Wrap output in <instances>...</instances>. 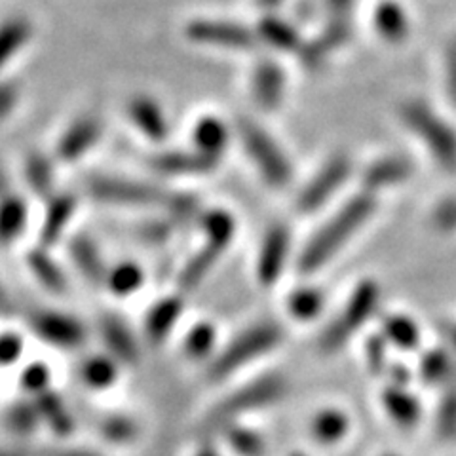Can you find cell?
<instances>
[{
  "label": "cell",
  "mask_w": 456,
  "mask_h": 456,
  "mask_svg": "<svg viewBox=\"0 0 456 456\" xmlns=\"http://www.w3.org/2000/svg\"><path fill=\"white\" fill-rule=\"evenodd\" d=\"M97 434L105 439L109 445H130L139 436V424L130 415H122V412H112L105 415L97 422Z\"/></svg>",
  "instance_id": "cell-32"
},
{
  "label": "cell",
  "mask_w": 456,
  "mask_h": 456,
  "mask_svg": "<svg viewBox=\"0 0 456 456\" xmlns=\"http://www.w3.org/2000/svg\"><path fill=\"white\" fill-rule=\"evenodd\" d=\"M67 256L78 276L92 285H103L109 266L95 240L86 232H73L67 240Z\"/></svg>",
  "instance_id": "cell-13"
},
{
  "label": "cell",
  "mask_w": 456,
  "mask_h": 456,
  "mask_svg": "<svg viewBox=\"0 0 456 456\" xmlns=\"http://www.w3.org/2000/svg\"><path fill=\"white\" fill-rule=\"evenodd\" d=\"M139 236L147 241V244H162L171 234V226L164 221H147L139 224Z\"/></svg>",
  "instance_id": "cell-50"
},
{
  "label": "cell",
  "mask_w": 456,
  "mask_h": 456,
  "mask_svg": "<svg viewBox=\"0 0 456 456\" xmlns=\"http://www.w3.org/2000/svg\"><path fill=\"white\" fill-rule=\"evenodd\" d=\"M103 135V124L94 114H82L75 118L55 142L53 159L61 164H75L80 162L84 156H88L90 151L97 145Z\"/></svg>",
  "instance_id": "cell-10"
},
{
  "label": "cell",
  "mask_w": 456,
  "mask_h": 456,
  "mask_svg": "<svg viewBox=\"0 0 456 456\" xmlns=\"http://www.w3.org/2000/svg\"><path fill=\"white\" fill-rule=\"evenodd\" d=\"M384 337L403 350L417 348L420 340L417 323L405 316H399V314L384 320Z\"/></svg>",
  "instance_id": "cell-37"
},
{
  "label": "cell",
  "mask_w": 456,
  "mask_h": 456,
  "mask_svg": "<svg viewBox=\"0 0 456 456\" xmlns=\"http://www.w3.org/2000/svg\"><path fill=\"white\" fill-rule=\"evenodd\" d=\"M355 0H327V10H330V21L348 23V16L354 8Z\"/></svg>",
  "instance_id": "cell-52"
},
{
  "label": "cell",
  "mask_w": 456,
  "mask_h": 456,
  "mask_svg": "<svg viewBox=\"0 0 456 456\" xmlns=\"http://www.w3.org/2000/svg\"><path fill=\"white\" fill-rule=\"evenodd\" d=\"M412 171V166L403 156H387L375 164H370L363 175V183L367 191H379L395 187V184L403 183Z\"/></svg>",
  "instance_id": "cell-23"
},
{
  "label": "cell",
  "mask_w": 456,
  "mask_h": 456,
  "mask_svg": "<svg viewBox=\"0 0 456 456\" xmlns=\"http://www.w3.org/2000/svg\"><path fill=\"white\" fill-rule=\"evenodd\" d=\"M145 281L142 268L132 261H122L114 266H109L105 276V288L117 297H130Z\"/></svg>",
  "instance_id": "cell-33"
},
{
  "label": "cell",
  "mask_w": 456,
  "mask_h": 456,
  "mask_svg": "<svg viewBox=\"0 0 456 456\" xmlns=\"http://www.w3.org/2000/svg\"><path fill=\"white\" fill-rule=\"evenodd\" d=\"M437 432L445 439L456 436V380L451 382L449 390L444 395V402L439 403Z\"/></svg>",
  "instance_id": "cell-43"
},
{
  "label": "cell",
  "mask_w": 456,
  "mask_h": 456,
  "mask_svg": "<svg viewBox=\"0 0 456 456\" xmlns=\"http://www.w3.org/2000/svg\"><path fill=\"white\" fill-rule=\"evenodd\" d=\"M31 213L21 194H0V248H12L27 232Z\"/></svg>",
  "instance_id": "cell-17"
},
{
  "label": "cell",
  "mask_w": 456,
  "mask_h": 456,
  "mask_svg": "<svg viewBox=\"0 0 456 456\" xmlns=\"http://www.w3.org/2000/svg\"><path fill=\"white\" fill-rule=\"evenodd\" d=\"M99 337L110 358L124 365H134L139 362V346L130 327L114 314H105L99 320Z\"/></svg>",
  "instance_id": "cell-15"
},
{
  "label": "cell",
  "mask_w": 456,
  "mask_h": 456,
  "mask_svg": "<svg viewBox=\"0 0 456 456\" xmlns=\"http://www.w3.org/2000/svg\"><path fill=\"white\" fill-rule=\"evenodd\" d=\"M256 37L280 52H298L305 45L297 28L278 16H265L256 27Z\"/></svg>",
  "instance_id": "cell-28"
},
{
  "label": "cell",
  "mask_w": 456,
  "mask_h": 456,
  "mask_svg": "<svg viewBox=\"0 0 456 456\" xmlns=\"http://www.w3.org/2000/svg\"><path fill=\"white\" fill-rule=\"evenodd\" d=\"M28 330L38 340L63 352L78 350L88 338L84 323L61 310H35L28 316Z\"/></svg>",
  "instance_id": "cell-8"
},
{
  "label": "cell",
  "mask_w": 456,
  "mask_h": 456,
  "mask_svg": "<svg viewBox=\"0 0 456 456\" xmlns=\"http://www.w3.org/2000/svg\"><path fill=\"white\" fill-rule=\"evenodd\" d=\"M281 335V327L273 322H263L249 327L248 331L236 337L231 345L217 355V360L209 367V377L221 380L228 375L236 373L238 369L276 348L280 345Z\"/></svg>",
  "instance_id": "cell-2"
},
{
  "label": "cell",
  "mask_w": 456,
  "mask_h": 456,
  "mask_svg": "<svg viewBox=\"0 0 456 456\" xmlns=\"http://www.w3.org/2000/svg\"><path fill=\"white\" fill-rule=\"evenodd\" d=\"M350 169L352 164L346 156H335V159H331L312 177L303 192L298 194V209L310 213L325 206L331 200V196L338 192L342 184H345L350 175Z\"/></svg>",
  "instance_id": "cell-11"
},
{
  "label": "cell",
  "mask_w": 456,
  "mask_h": 456,
  "mask_svg": "<svg viewBox=\"0 0 456 456\" xmlns=\"http://www.w3.org/2000/svg\"><path fill=\"white\" fill-rule=\"evenodd\" d=\"M238 134L241 142L249 154V159L261 171L265 181L274 189H281L288 184L293 177V169L283 154L278 142L266 134L261 126H256L251 120H240Z\"/></svg>",
  "instance_id": "cell-6"
},
{
  "label": "cell",
  "mask_w": 456,
  "mask_h": 456,
  "mask_svg": "<svg viewBox=\"0 0 456 456\" xmlns=\"http://www.w3.org/2000/svg\"><path fill=\"white\" fill-rule=\"evenodd\" d=\"M183 312V303L177 297H166L156 303L145 320V335L154 345H160L162 340L174 330Z\"/></svg>",
  "instance_id": "cell-24"
},
{
  "label": "cell",
  "mask_w": 456,
  "mask_h": 456,
  "mask_svg": "<svg viewBox=\"0 0 456 456\" xmlns=\"http://www.w3.org/2000/svg\"><path fill=\"white\" fill-rule=\"evenodd\" d=\"M253 99L265 110H276L285 94V73L274 61H263L256 65L251 78Z\"/></svg>",
  "instance_id": "cell-19"
},
{
  "label": "cell",
  "mask_w": 456,
  "mask_h": 456,
  "mask_svg": "<svg viewBox=\"0 0 456 456\" xmlns=\"http://www.w3.org/2000/svg\"><path fill=\"white\" fill-rule=\"evenodd\" d=\"M449 338H451V345H452V348L456 350V325H452V327H451V331H449Z\"/></svg>",
  "instance_id": "cell-58"
},
{
  "label": "cell",
  "mask_w": 456,
  "mask_h": 456,
  "mask_svg": "<svg viewBox=\"0 0 456 456\" xmlns=\"http://www.w3.org/2000/svg\"><path fill=\"white\" fill-rule=\"evenodd\" d=\"M323 308V295L316 289H298L289 298V310L295 318L308 322L314 316H318Z\"/></svg>",
  "instance_id": "cell-40"
},
{
  "label": "cell",
  "mask_w": 456,
  "mask_h": 456,
  "mask_svg": "<svg viewBox=\"0 0 456 456\" xmlns=\"http://www.w3.org/2000/svg\"><path fill=\"white\" fill-rule=\"evenodd\" d=\"M388 456H392V454H388Z\"/></svg>",
  "instance_id": "cell-61"
},
{
  "label": "cell",
  "mask_w": 456,
  "mask_h": 456,
  "mask_svg": "<svg viewBox=\"0 0 456 456\" xmlns=\"http://www.w3.org/2000/svg\"><path fill=\"white\" fill-rule=\"evenodd\" d=\"M202 228H204L208 244L216 246L223 251L228 244H231L236 226H234V219L231 213L216 209V211L206 213L202 219Z\"/></svg>",
  "instance_id": "cell-36"
},
{
  "label": "cell",
  "mask_w": 456,
  "mask_h": 456,
  "mask_svg": "<svg viewBox=\"0 0 456 456\" xmlns=\"http://www.w3.org/2000/svg\"><path fill=\"white\" fill-rule=\"evenodd\" d=\"M221 255V249L211 246L206 241V246L191 256V261L184 265L179 274V288L183 291H192L196 285L202 283V280L208 276L209 268L216 265L217 256Z\"/></svg>",
  "instance_id": "cell-34"
},
{
  "label": "cell",
  "mask_w": 456,
  "mask_h": 456,
  "mask_svg": "<svg viewBox=\"0 0 456 456\" xmlns=\"http://www.w3.org/2000/svg\"><path fill=\"white\" fill-rule=\"evenodd\" d=\"M27 268L42 289L63 297L70 289V281L61 263L52 255V249L37 246L27 253Z\"/></svg>",
  "instance_id": "cell-16"
},
{
  "label": "cell",
  "mask_w": 456,
  "mask_h": 456,
  "mask_svg": "<svg viewBox=\"0 0 456 456\" xmlns=\"http://www.w3.org/2000/svg\"><path fill=\"white\" fill-rule=\"evenodd\" d=\"M55 159L46 152L33 151L23 162V183L27 191L38 200H46L57 192Z\"/></svg>",
  "instance_id": "cell-18"
},
{
  "label": "cell",
  "mask_w": 456,
  "mask_h": 456,
  "mask_svg": "<svg viewBox=\"0 0 456 456\" xmlns=\"http://www.w3.org/2000/svg\"><path fill=\"white\" fill-rule=\"evenodd\" d=\"M151 166L154 171L164 175H202L216 167L217 162L194 149L156 154L151 159Z\"/></svg>",
  "instance_id": "cell-20"
},
{
  "label": "cell",
  "mask_w": 456,
  "mask_h": 456,
  "mask_svg": "<svg viewBox=\"0 0 456 456\" xmlns=\"http://www.w3.org/2000/svg\"><path fill=\"white\" fill-rule=\"evenodd\" d=\"M226 444L238 456H265L266 445L259 434L241 426H228Z\"/></svg>",
  "instance_id": "cell-38"
},
{
  "label": "cell",
  "mask_w": 456,
  "mask_h": 456,
  "mask_svg": "<svg viewBox=\"0 0 456 456\" xmlns=\"http://www.w3.org/2000/svg\"><path fill=\"white\" fill-rule=\"evenodd\" d=\"M33 399L38 409L42 428H48L55 437H61V439L70 437V434L75 432L77 422L73 417V411H70V407L65 403L63 395L53 392L52 388Z\"/></svg>",
  "instance_id": "cell-22"
},
{
  "label": "cell",
  "mask_w": 456,
  "mask_h": 456,
  "mask_svg": "<svg viewBox=\"0 0 456 456\" xmlns=\"http://www.w3.org/2000/svg\"><path fill=\"white\" fill-rule=\"evenodd\" d=\"M187 37L198 45L219 46L228 50H253L256 45V35L248 27L232 21L217 20H196L189 23Z\"/></svg>",
  "instance_id": "cell-12"
},
{
  "label": "cell",
  "mask_w": 456,
  "mask_h": 456,
  "mask_svg": "<svg viewBox=\"0 0 456 456\" xmlns=\"http://www.w3.org/2000/svg\"><path fill=\"white\" fill-rule=\"evenodd\" d=\"M20 103V88L13 82L0 80V120L8 118Z\"/></svg>",
  "instance_id": "cell-48"
},
{
  "label": "cell",
  "mask_w": 456,
  "mask_h": 456,
  "mask_svg": "<svg viewBox=\"0 0 456 456\" xmlns=\"http://www.w3.org/2000/svg\"><path fill=\"white\" fill-rule=\"evenodd\" d=\"M365 360L369 369L373 373H380V370L387 369L388 365V352H387V345L380 337H373L367 340V348H365Z\"/></svg>",
  "instance_id": "cell-46"
},
{
  "label": "cell",
  "mask_w": 456,
  "mask_h": 456,
  "mask_svg": "<svg viewBox=\"0 0 456 456\" xmlns=\"http://www.w3.org/2000/svg\"><path fill=\"white\" fill-rule=\"evenodd\" d=\"M194 149L211 160H219L228 145V127L216 117H206L194 126Z\"/></svg>",
  "instance_id": "cell-26"
},
{
  "label": "cell",
  "mask_w": 456,
  "mask_h": 456,
  "mask_svg": "<svg viewBox=\"0 0 456 456\" xmlns=\"http://www.w3.org/2000/svg\"><path fill=\"white\" fill-rule=\"evenodd\" d=\"M348 419L345 412L337 409H327L312 420V436L322 445H335L346 436Z\"/></svg>",
  "instance_id": "cell-35"
},
{
  "label": "cell",
  "mask_w": 456,
  "mask_h": 456,
  "mask_svg": "<svg viewBox=\"0 0 456 456\" xmlns=\"http://www.w3.org/2000/svg\"><path fill=\"white\" fill-rule=\"evenodd\" d=\"M20 388L25 397H38L52 390V370L46 363H28L20 375Z\"/></svg>",
  "instance_id": "cell-39"
},
{
  "label": "cell",
  "mask_w": 456,
  "mask_h": 456,
  "mask_svg": "<svg viewBox=\"0 0 456 456\" xmlns=\"http://www.w3.org/2000/svg\"><path fill=\"white\" fill-rule=\"evenodd\" d=\"M120 373L118 362L110 358L109 354H95L88 355L80 367L78 377L86 388L90 390H107L114 382H117Z\"/></svg>",
  "instance_id": "cell-25"
},
{
  "label": "cell",
  "mask_w": 456,
  "mask_h": 456,
  "mask_svg": "<svg viewBox=\"0 0 456 456\" xmlns=\"http://www.w3.org/2000/svg\"><path fill=\"white\" fill-rule=\"evenodd\" d=\"M380 297L379 285L373 280L362 281L354 289L352 297L346 301L345 308L340 310L338 316L325 327L320 338V348L325 354H333L340 346H345L348 338L360 330V327L373 316Z\"/></svg>",
  "instance_id": "cell-5"
},
{
  "label": "cell",
  "mask_w": 456,
  "mask_h": 456,
  "mask_svg": "<svg viewBox=\"0 0 456 456\" xmlns=\"http://www.w3.org/2000/svg\"><path fill=\"white\" fill-rule=\"evenodd\" d=\"M78 211V196L67 191H57L53 196L46 200L45 216L40 219L37 241L40 248L53 249L65 241L70 234V228L77 219Z\"/></svg>",
  "instance_id": "cell-9"
},
{
  "label": "cell",
  "mask_w": 456,
  "mask_h": 456,
  "mask_svg": "<svg viewBox=\"0 0 456 456\" xmlns=\"http://www.w3.org/2000/svg\"><path fill=\"white\" fill-rule=\"evenodd\" d=\"M3 420L6 430L18 437L35 436L42 428V420L33 397H23L10 403L4 411Z\"/></svg>",
  "instance_id": "cell-29"
},
{
  "label": "cell",
  "mask_w": 456,
  "mask_h": 456,
  "mask_svg": "<svg viewBox=\"0 0 456 456\" xmlns=\"http://www.w3.org/2000/svg\"><path fill=\"white\" fill-rule=\"evenodd\" d=\"M259 4L266 10H274L276 6L281 4V0H259Z\"/></svg>",
  "instance_id": "cell-56"
},
{
  "label": "cell",
  "mask_w": 456,
  "mask_h": 456,
  "mask_svg": "<svg viewBox=\"0 0 456 456\" xmlns=\"http://www.w3.org/2000/svg\"><path fill=\"white\" fill-rule=\"evenodd\" d=\"M403 122L430 149L439 166L456 171V132L454 127L422 102H411L402 110Z\"/></svg>",
  "instance_id": "cell-4"
},
{
  "label": "cell",
  "mask_w": 456,
  "mask_h": 456,
  "mask_svg": "<svg viewBox=\"0 0 456 456\" xmlns=\"http://www.w3.org/2000/svg\"><path fill=\"white\" fill-rule=\"evenodd\" d=\"M23 350L25 342L20 333H0V367H10L13 363H18L23 355Z\"/></svg>",
  "instance_id": "cell-44"
},
{
  "label": "cell",
  "mask_w": 456,
  "mask_h": 456,
  "mask_svg": "<svg viewBox=\"0 0 456 456\" xmlns=\"http://www.w3.org/2000/svg\"><path fill=\"white\" fill-rule=\"evenodd\" d=\"M375 28L388 42H402L409 35V18L405 10L394 0H384L375 8Z\"/></svg>",
  "instance_id": "cell-30"
},
{
  "label": "cell",
  "mask_w": 456,
  "mask_h": 456,
  "mask_svg": "<svg viewBox=\"0 0 456 456\" xmlns=\"http://www.w3.org/2000/svg\"><path fill=\"white\" fill-rule=\"evenodd\" d=\"M288 392V384L285 379L280 375H265L256 379L246 387L238 388L234 394L228 395L226 399L209 412L208 426L209 428H224L231 426L236 419H240L246 412L263 409L270 403H276Z\"/></svg>",
  "instance_id": "cell-3"
},
{
  "label": "cell",
  "mask_w": 456,
  "mask_h": 456,
  "mask_svg": "<svg viewBox=\"0 0 456 456\" xmlns=\"http://www.w3.org/2000/svg\"><path fill=\"white\" fill-rule=\"evenodd\" d=\"M42 456H102L97 451L88 447H75V445H65V447H53L42 452Z\"/></svg>",
  "instance_id": "cell-53"
},
{
  "label": "cell",
  "mask_w": 456,
  "mask_h": 456,
  "mask_svg": "<svg viewBox=\"0 0 456 456\" xmlns=\"http://www.w3.org/2000/svg\"><path fill=\"white\" fill-rule=\"evenodd\" d=\"M166 209H169V216L177 221H191L198 209L200 204L196 198L191 194H181V192H169V200L166 204Z\"/></svg>",
  "instance_id": "cell-45"
},
{
  "label": "cell",
  "mask_w": 456,
  "mask_h": 456,
  "mask_svg": "<svg viewBox=\"0 0 456 456\" xmlns=\"http://www.w3.org/2000/svg\"><path fill=\"white\" fill-rule=\"evenodd\" d=\"M216 346V327L209 323H200L189 333L187 340H184V352L191 358L202 360Z\"/></svg>",
  "instance_id": "cell-41"
},
{
  "label": "cell",
  "mask_w": 456,
  "mask_h": 456,
  "mask_svg": "<svg viewBox=\"0 0 456 456\" xmlns=\"http://www.w3.org/2000/svg\"><path fill=\"white\" fill-rule=\"evenodd\" d=\"M382 403L387 407L388 415L394 422L403 428L415 426L420 419V403L419 399L409 394L403 387H390L382 394Z\"/></svg>",
  "instance_id": "cell-31"
},
{
  "label": "cell",
  "mask_w": 456,
  "mask_h": 456,
  "mask_svg": "<svg viewBox=\"0 0 456 456\" xmlns=\"http://www.w3.org/2000/svg\"><path fill=\"white\" fill-rule=\"evenodd\" d=\"M33 37V25L25 18H10L0 23V73L18 57Z\"/></svg>",
  "instance_id": "cell-27"
},
{
  "label": "cell",
  "mask_w": 456,
  "mask_h": 456,
  "mask_svg": "<svg viewBox=\"0 0 456 456\" xmlns=\"http://www.w3.org/2000/svg\"><path fill=\"white\" fill-rule=\"evenodd\" d=\"M298 53H301V60H303V63L308 69H320L325 63L327 55H330L331 52L327 50L322 45V40L318 38V40H314V42H305V45L301 46V50H298Z\"/></svg>",
  "instance_id": "cell-47"
},
{
  "label": "cell",
  "mask_w": 456,
  "mask_h": 456,
  "mask_svg": "<svg viewBox=\"0 0 456 456\" xmlns=\"http://www.w3.org/2000/svg\"><path fill=\"white\" fill-rule=\"evenodd\" d=\"M0 456H31L28 452L16 451V449H0Z\"/></svg>",
  "instance_id": "cell-55"
},
{
  "label": "cell",
  "mask_w": 456,
  "mask_h": 456,
  "mask_svg": "<svg viewBox=\"0 0 456 456\" xmlns=\"http://www.w3.org/2000/svg\"><path fill=\"white\" fill-rule=\"evenodd\" d=\"M390 373H392V377H394V384H395V387H403V384L411 379V373H409V370H407L403 365H394V367L390 369Z\"/></svg>",
  "instance_id": "cell-54"
},
{
  "label": "cell",
  "mask_w": 456,
  "mask_h": 456,
  "mask_svg": "<svg viewBox=\"0 0 456 456\" xmlns=\"http://www.w3.org/2000/svg\"><path fill=\"white\" fill-rule=\"evenodd\" d=\"M289 244L291 234L283 224H276L266 232L259 251V259H256V276H259L261 283L270 285L280 278L285 259H288Z\"/></svg>",
  "instance_id": "cell-14"
},
{
  "label": "cell",
  "mask_w": 456,
  "mask_h": 456,
  "mask_svg": "<svg viewBox=\"0 0 456 456\" xmlns=\"http://www.w3.org/2000/svg\"><path fill=\"white\" fill-rule=\"evenodd\" d=\"M451 373V358L445 350H432L424 355L420 377L426 384H437Z\"/></svg>",
  "instance_id": "cell-42"
},
{
  "label": "cell",
  "mask_w": 456,
  "mask_h": 456,
  "mask_svg": "<svg viewBox=\"0 0 456 456\" xmlns=\"http://www.w3.org/2000/svg\"><path fill=\"white\" fill-rule=\"evenodd\" d=\"M373 211V194L365 192L354 196L348 204H345L335 213V217L327 221L320 231L310 238L308 246L301 253V259H298V268H301L303 273H314V270L322 268L342 246H345V241L358 231Z\"/></svg>",
  "instance_id": "cell-1"
},
{
  "label": "cell",
  "mask_w": 456,
  "mask_h": 456,
  "mask_svg": "<svg viewBox=\"0 0 456 456\" xmlns=\"http://www.w3.org/2000/svg\"><path fill=\"white\" fill-rule=\"evenodd\" d=\"M194 456H221V454L213 449H202V451H198Z\"/></svg>",
  "instance_id": "cell-57"
},
{
  "label": "cell",
  "mask_w": 456,
  "mask_h": 456,
  "mask_svg": "<svg viewBox=\"0 0 456 456\" xmlns=\"http://www.w3.org/2000/svg\"><path fill=\"white\" fill-rule=\"evenodd\" d=\"M90 196L102 204L126 206V208H147L164 206L169 200V192L152 187L142 181L117 177V175H94L86 184Z\"/></svg>",
  "instance_id": "cell-7"
},
{
  "label": "cell",
  "mask_w": 456,
  "mask_h": 456,
  "mask_svg": "<svg viewBox=\"0 0 456 456\" xmlns=\"http://www.w3.org/2000/svg\"><path fill=\"white\" fill-rule=\"evenodd\" d=\"M130 120L137 130L152 142H162L169 134V124L162 107L152 97L139 95L134 97L127 107Z\"/></svg>",
  "instance_id": "cell-21"
},
{
  "label": "cell",
  "mask_w": 456,
  "mask_h": 456,
  "mask_svg": "<svg viewBox=\"0 0 456 456\" xmlns=\"http://www.w3.org/2000/svg\"><path fill=\"white\" fill-rule=\"evenodd\" d=\"M4 306V291H3V285H0V308Z\"/></svg>",
  "instance_id": "cell-59"
},
{
  "label": "cell",
  "mask_w": 456,
  "mask_h": 456,
  "mask_svg": "<svg viewBox=\"0 0 456 456\" xmlns=\"http://www.w3.org/2000/svg\"><path fill=\"white\" fill-rule=\"evenodd\" d=\"M445 70H447V88L452 103L456 105V38L451 42L447 48L445 57Z\"/></svg>",
  "instance_id": "cell-51"
},
{
  "label": "cell",
  "mask_w": 456,
  "mask_h": 456,
  "mask_svg": "<svg viewBox=\"0 0 456 456\" xmlns=\"http://www.w3.org/2000/svg\"><path fill=\"white\" fill-rule=\"evenodd\" d=\"M434 224L439 231H456V198L441 202L434 211Z\"/></svg>",
  "instance_id": "cell-49"
},
{
  "label": "cell",
  "mask_w": 456,
  "mask_h": 456,
  "mask_svg": "<svg viewBox=\"0 0 456 456\" xmlns=\"http://www.w3.org/2000/svg\"><path fill=\"white\" fill-rule=\"evenodd\" d=\"M293 456H305V454H293Z\"/></svg>",
  "instance_id": "cell-60"
}]
</instances>
